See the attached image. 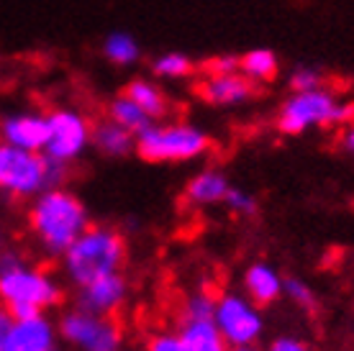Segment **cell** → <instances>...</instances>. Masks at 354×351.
I'll list each match as a JSON object with an SVG mask.
<instances>
[{
    "label": "cell",
    "instance_id": "7a4b0ae2",
    "mask_svg": "<svg viewBox=\"0 0 354 351\" xmlns=\"http://www.w3.org/2000/svg\"><path fill=\"white\" fill-rule=\"evenodd\" d=\"M90 223L88 205L70 184L44 190L26 208L28 236L46 259H59Z\"/></svg>",
    "mask_w": 354,
    "mask_h": 351
},
{
    "label": "cell",
    "instance_id": "5bb4252c",
    "mask_svg": "<svg viewBox=\"0 0 354 351\" xmlns=\"http://www.w3.org/2000/svg\"><path fill=\"white\" fill-rule=\"evenodd\" d=\"M231 190V180L221 167H201L198 172L190 175V180L183 187V202L187 208L195 211H205V208H216L223 205L226 193Z\"/></svg>",
    "mask_w": 354,
    "mask_h": 351
},
{
    "label": "cell",
    "instance_id": "52a82bcc",
    "mask_svg": "<svg viewBox=\"0 0 354 351\" xmlns=\"http://www.w3.org/2000/svg\"><path fill=\"white\" fill-rule=\"evenodd\" d=\"M59 341L72 351H124L126 334L118 318L95 316L77 305L64 307L57 318Z\"/></svg>",
    "mask_w": 354,
    "mask_h": 351
},
{
    "label": "cell",
    "instance_id": "d6a6232c",
    "mask_svg": "<svg viewBox=\"0 0 354 351\" xmlns=\"http://www.w3.org/2000/svg\"><path fill=\"white\" fill-rule=\"evenodd\" d=\"M229 351H262L259 346H239V349H229Z\"/></svg>",
    "mask_w": 354,
    "mask_h": 351
},
{
    "label": "cell",
    "instance_id": "e0dca14e",
    "mask_svg": "<svg viewBox=\"0 0 354 351\" xmlns=\"http://www.w3.org/2000/svg\"><path fill=\"white\" fill-rule=\"evenodd\" d=\"M121 93L126 97H131L133 103L142 108L151 121H165L169 115V111H172V100H169V95L165 93V88H162L157 79L131 77L124 85Z\"/></svg>",
    "mask_w": 354,
    "mask_h": 351
},
{
    "label": "cell",
    "instance_id": "603a6c76",
    "mask_svg": "<svg viewBox=\"0 0 354 351\" xmlns=\"http://www.w3.org/2000/svg\"><path fill=\"white\" fill-rule=\"evenodd\" d=\"M216 295L218 292L208 290V287H198V290L187 292L185 298L180 300V307H177V323H183V321H213Z\"/></svg>",
    "mask_w": 354,
    "mask_h": 351
},
{
    "label": "cell",
    "instance_id": "9c48e42d",
    "mask_svg": "<svg viewBox=\"0 0 354 351\" xmlns=\"http://www.w3.org/2000/svg\"><path fill=\"white\" fill-rule=\"evenodd\" d=\"M213 325L218 328L229 349L257 346L265 334V316H262V307L254 305L244 292L223 290L216 295Z\"/></svg>",
    "mask_w": 354,
    "mask_h": 351
},
{
    "label": "cell",
    "instance_id": "6da1fadb",
    "mask_svg": "<svg viewBox=\"0 0 354 351\" xmlns=\"http://www.w3.org/2000/svg\"><path fill=\"white\" fill-rule=\"evenodd\" d=\"M64 303V282L21 249H0V305L13 318L49 313Z\"/></svg>",
    "mask_w": 354,
    "mask_h": 351
},
{
    "label": "cell",
    "instance_id": "277c9868",
    "mask_svg": "<svg viewBox=\"0 0 354 351\" xmlns=\"http://www.w3.org/2000/svg\"><path fill=\"white\" fill-rule=\"evenodd\" d=\"M72 180V167L44 157L41 151L16 149L0 144V200L31 202L52 187H64Z\"/></svg>",
    "mask_w": 354,
    "mask_h": 351
},
{
    "label": "cell",
    "instance_id": "8fae6325",
    "mask_svg": "<svg viewBox=\"0 0 354 351\" xmlns=\"http://www.w3.org/2000/svg\"><path fill=\"white\" fill-rule=\"evenodd\" d=\"M129 295H131V285L126 280V274L115 272L88 282L82 287H75V303L72 305L82 307L88 313H95V316L115 318L129 303Z\"/></svg>",
    "mask_w": 354,
    "mask_h": 351
},
{
    "label": "cell",
    "instance_id": "4fadbf2b",
    "mask_svg": "<svg viewBox=\"0 0 354 351\" xmlns=\"http://www.w3.org/2000/svg\"><path fill=\"white\" fill-rule=\"evenodd\" d=\"M6 351H59L57 321H52L49 313L13 318Z\"/></svg>",
    "mask_w": 354,
    "mask_h": 351
},
{
    "label": "cell",
    "instance_id": "d6986e66",
    "mask_svg": "<svg viewBox=\"0 0 354 351\" xmlns=\"http://www.w3.org/2000/svg\"><path fill=\"white\" fill-rule=\"evenodd\" d=\"M103 57L118 70H129L142 61V44L129 31H111L103 39Z\"/></svg>",
    "mask_w": 354,
    "mask_h": 351
},
{
    "label": "cell",
    "instance_id": "8992f818",
    "mask_svg": "<svg viewBox=\"0 0 354 351\" xmlns=\"http://www.w3.org/2000/svg\"><path fill=\"white\" fill-rule=\"evenodd\" d=\"M211 133L190 121H154L136 136V157L147 164H187L208 157Z\"/></svg>",
    "mask_w": 354,
    "mask_h": 351
},
{
    "label": "cell",
    "instance_id": "484cf974",
    "mask_svg": "<svg viewBox=\"0 0 354 351\" xmlns=\"http://www.w3.org/2000/svg\"><path fill=\"white\" fill-rule=\"evenodd\" d=\"M223 208L236 216V218H254L259 213V200L254 193H249L239 184H231V190L226 193V200H223Z\"/></svg>",
    "mask_w": 354,
    "mask_h": 351
},
{
    "label": "cell",
    "instance_id": "2e32d148",
    "mask_svg": "<svg viewBox=\"0 0 354 351\" xmlns=\"http://www.w3.org/2000/svg\"><path fill=\"white\" fill-rule=\"evenodd\" d=\"M90 149L97 151L106 159H126L136 154V136L126 131L111 118H97L93 121V136H90Z\"/></svg>",
    "mask_w": 354,
    "mask_h": 351
},
{
    "label": "cell",
    "instance_id": "ba28073f",
    "mask_svg": "<svg viewBox=\"0 0 354 351\" xmlns=\"http://www.w3.org/2000/svg\"><path fill=\"white\" fill-rule=\"evenodd\" d=\"M93 118L77 106H54L46 111V144L41 154L75 167L90 149Z\"/></svg>",
    "mask_w": 354,
    "mask_h": 351
},
{
    "label": "cell",
    "instance_id": "4dcf8cb0",
    "mask_svg": "<svg viewBox=\"0 0 354 351\" xmlns=\"http://www.w3.org/2000/svg\"><path fill=\"white\" fill-rule=\"evenodd\" d=\"M10 325H13V316H10L6 307L0 305V351H6V341H8Z\"/></svg>",
    "mask_w": 354,
    "mask_h": 351
},
{
    "label": "cell",
    "instance_id": "4316f807",
    "mask_svg": "<svg viewBox=\"0 0 354 351\" xmlns=\"http://www.w3.org/2000/svg\"><path fill=\"white\" fill-rule=\"evenodd\" d=\"M147 351H190L177 331H154L147 339Z\"/></svg>",
    "mask_w": 354,
    "mask_h": 351
},
{
    "label": "cell",
    "instance_id": "3957f363",
    "mask_svg": "<svg viewBox=\"0 0 354 351\" xmlns=\"http://www.w3.org/2000/svg\"><path fill=\"white\" fill-rule=\"evenodd\" d=\"M126 259L129 241L124 231L111 223H90L59 256V272L72 287H82L93 280L124 272Z\"/></svg>",
    "mask_w": 354,
    "mask_h": 351
},
{
    "label": "cell",
    "instance_id": "44dd1931",
    "mask_svg": "<svg viewBox=\"0 0 354 351\" xmlns=\"http://www.w3.org/2000/svg\"><path fill=\"white\" fill-rule=\"evenodd\" d=\"M106 118L115 121L118 126H124L126 131H131L133 136H139L144 129H149L151 123H154L149 115L144 113L142 108L136 106L131 97H126L124 93H118V95H113L111 100H108Z\"/></svg>",
    "mask_w": 354,
    "mask_h": 351
},
{
    "label": "cell",
    "instance_id": "ac0fdd59",
    "mask_svg": "<svg viewBox=\"0 0 354 351\" xmlns=\"http://www.w3.org/2000/svg\"><path fill=\"white\" fill-rule=\"evenodd\" d=\"M239 72L247 79H252L254 85H270L280 75V57L267 49V46H257L249 52L239 54Z\"/></svg>",
    "mask_w": 354,
    "mask_h": 351
},
{
    "label": "cell",
    "instance_id": "7402d4cb",
    "mask_svg": "<svg viewBox=\"0 0 354 351\" xmlns=\"http://www.w3.org/2000/svg\"><path fill=\"white\" fill-rule=\"evenodd\" d=\"M151 75L154 79L180 82L195 75V61L185 52H162L151 59Z\"/></svg>",
    "mask_w": 354,
    "mask_h": 351
},
{
    "label": "cell",
    "instance_id": "30bf717a",
    "mask_svg": "<svg viewBox=\"0 0 354 351\" xmlns=\"http://www.w3.org/2000/svg\"><path fill=\"white\" fill-rule=\"evenodd\" d=\"M195 93L205 106L234 111V108H244L249 103H254L259 88L241 72H231V75H203L195 85Z\"/></svg>",
    "mask_w": 354,
    "mask_h": 351
},
{
    "label": "cell",
    "instance_id": "5b68a950",
    "mask_svg": "<svg viewBox=\"0 0 354 351\" xmlns=\"http://www.w3.org/2000/svg\"><path fill=\"white\" fill-rule=\"evenodd\" d=\"M352 115L354 100H346L331 88H319L285 97L274 113V129L283 136H303L308 131L342 129Z\"/></svg>",
    "mask_w": 354,
    "mask_h": 351
},
{
    "label": "cell",
    "instance_id": "f1b7e54d",
    "mask_svg": "<svg viewBox=\"0 0 354 351\" xmlns=\"http://www.w3.org/2000/svg\"><path fill=\"white\" fill-rule=\"evenodd\" d=\"M265 351H313V346H310L308 341H303V339H298V336H277V339H272V341L267 343Z\"/></svg>",
    "mask_w": 354,
    "mask_h": 351
},
{
    "label": "cell",
    "instance_id": "d4e9b609",
    "mask_svg": "<svg viewBox=\"0 0 354 351\" xmlns=\"http://www.w3.org/2000/svg\"><path fill=\"white\" fill-rule=\"evenodd\" d=\"M288 88L290 93H308V90L326 88V75L316 64H295L288 75Z\"/></svg>",
    "mask_w": 354,
    "mask_h": 351
},
{
    "label": "cell",
    "instance_id": "7c38bea8",
    "mask_svg": "<svg viewBox=\"0 0 354 351\" xmlns=\"http://www.w3.org/2000/svg\"><path fill=\"white\" fill-rule=\"evenodd\" d=\"M0 144L16 149L41 151L46 144V111L16 108L0 115Z\"/></svg>",
    "mask_w": 354,
    "mask_h": 351
},
{
    "label": "cell",
    "instance_id": "9a60e30c",
    "mask_svg": "<svg viewBox=\"0 0 354 351\" xmlns=\"http://www.w3.org/2000/svg\"><path fill=\"white\" fill-rule=\"evenodd\" d=\"M285 274L270 262H252L241 272V292L254 305L267 307L283 298Z\"/></svg>",
    "mask_w": 354,
    "mask_h": 351
},
{
    "label": "cell",
    "instance_id": "cb8c5ba5",
    "mask_svg": "<svg viewBox=\"0 0 354 351\" xmlns=\"http://www.w3.org/2000/svg\"><path fill=\"white\" fill-rule=\"evenodd\" d=\"M283 298H288L292 305L303 310V313H316L319 310V295L313 290V285H308V280H303L298 274H288L285 277Z\"/></svg>",
    "mask_w": 354,
    "mask_h": 351
},
{
    "label": "cell",
    "instance_id": "f546056e",
    "mask_svg": "<svg viewBox=\"0 0 354 351\" xmlns=\"http://www.w3.org/2000/svg\"><path fill=\"white\" fill-rule=\"evenodd\" d=\"M339 149L354 159V115L349 118L346 126H342V133H339Z\"/></svg>",
    "mask_w": 354,
    "mask_h": 351
},
{
    "label": "cell",
    "instance_id": "ffe728a7",
    "mask_svg": "<svg viewBox=\"0 0 354 351\" xmlns=\"http://www.w3.org/2000/svg\"><path fill=\"white\" fill-rule=\"evenodd\" d=\"M177 334L190 351H229L213 321H183L177 323Z\"/></svg>",
    "mask_w": 354,
    "mask_h": 351
},
{
    "label": "cell",
    "instance_id": "83f0119b",
    "mask_svg": "<svg viewBox=\"0 0 354 351\" xmlns=\"http://www.w3.org/2000/svg\"><path fill=\"white\" fill-rule=\"evenodd\" d=\"M239 72V54H216L203 64V75H231Z\"/></svg>",
    "mask_w": 354,
    "mask_h": 351
},
{
    "label": "cell",
    "instance_id": "1f68e13d",
    "mask_svg": "<svg viewBox=\"0 0 354 351\" xmlns=\"http://www.w3.org/2000/svg\"><path fill=\"white\" fill-rule=\"evenodd\" d=\"M0 249H6V223L0 218Z\"/></svg>",
    "mask_w": 354,
    "mask_h": 351
}]
</instances>
